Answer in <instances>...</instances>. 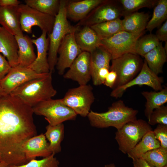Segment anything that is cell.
Here are the masks:
<instances>
[{"label":"cell","mask_w":167,"mask_h":167,"mask_svg":"<svg viewBox=\"0 0 167 167\" xmlns=\"http://www.w3.org/2000/svg\"><path fill=\"white\" fill-rule=\"evenodd\" d=\"M32 107L17 97L7 95L0 99V155L9 165L27 163L24 143L36 135Z\"/></svg>","instance_id":"6da1fadb"},{"label":"cell","mask_w":167,"mask_h":167,"mask_svg":"<svg viewBox=\"0 0 167 167\" xmlns=\"http://www.w3.org/2000/svg\"><path fill=\"white\" fill-rule=\"evenodd\" d=\"M52 72L29 80L19 86L10 95L17 97L25 104L33 107L39 103L51 99L57 94L52 84Z\"/></svg>","instance_id":"7a4b0ae2"},{"label":"cell","mask_w":167,"mask_h":167,"mask_svg":"<svg viewBox=\"0 0 167 167\" xmlns=\"http://www.w3.org/2000/svg\"><path fill=\"white\" fill-rule=\"evenodd\" d=\"M138 110L125 105L119 100L113 103L104 112L98 113L90 110L87 117L91 125L97 128L112 126L117 130L126 123L137 119Z\"/></svg>","instance_id":"3957f363"},{"label":"cell","mask_w":167,"mask_h":167,"mask_svg":"<svg viewBox=\"0 0 167 167\" xmlns=\"http://www.w3.org/2000/svg\"><path fill=\"white\" fill-rule=\"evenodd\" d=\"M69 0H60L58 12L55 16L51 32L48 34L49 40L48 60L50 72L54 71L58 59V51L63 40L67 34L75 31L78 27L71 25L66 15L67 6Z\"/></svg>","instance_id":"277c9868"},{"label":"cell","mask_w":167,"mask_h":167,"mask_svg":"<svg viewBox=\"0 0 167 167\" xmlns=\"http://www.w3.org/2000/svg\"><path fill=\"white\" fill-rule=\"evenodd\" d=\"M150 130H152L150 125L142 119L126 123L115 133V139L119 149L123 153L127 154Z\"/></svg>","instance_id":"5b68a950"},{"label":"cell","mask_w":167,"mask_h":167,"mask_svg":"<svg viewBox=\"0 0 167 167\" xmlns=\"http://www.w3.org/2000/svg\"><path fill=\"white\" fill-rule=\"evenodd\" d=\"M34 113L44 116L49 124L54 126L68 120L75 119L77 114L63 102L62 99L52 98L32 107Z\"/></svg>","instance_id":"8992f818"},{"label":"cell","mask_w":167,"mask_h":167,"mask_svg":"<svg viewBox=\"0 0 167 167\" xmlns=\"http://www.w3.org/2000/svg\"><path fill=\"white\" fill-rule=\"evenodd\" d=\"M111 62L109 71L115 72L117 76L113 89L124 85L132 79L140 71L143 63L139 55L131 53L112 59Z\"/></svg>","instance_id":"52a82bcc"},{"label":"cell","mask_w":167,"mask_h":167,"mask_svg":"<svg viewBox=\"0 0 167 167\" xmlns=\"http://www.w3.org/2000/svg\"><path fill=\"white\" fill-rule=\"evenodd\" d=\"M93 88L89 84L79 85L69 89L62 99L66 105L77 114L87 117L95 100Z\"/></svg>","instance_id":"ba28073f"},{"label":"cell","mask_w":167,"mask_h":167,"mask_svg":"<svg viewBox=\"0 0 167 167\" xmlns=\"http://www.w3.org/2000/svg\"><path fill=\"white\" fill-rule=\"evenodd\" d=\"M20 14V24L23 31L30 34L32 28L37 26L42 32L47 34L52 32L55 21V17L42 13L26 4L19 6Z\"/></svg>","instance_id":"9c48e42d"},{"label":"cell","mask_w":167,"mask_h":167,"mask_svg":"<svg viewBox=\"0 0 167 167\" xmlns=\"http://www.w3.org/2000/svg\"><path fill=\"white\" fill-rule=\"evenodd\" d=\"M144 33V32L134 34L122 31L110 37L101 39L100 45L110 54L112 59H113L126 53L135 54L136 43Z\"/></svg>","instance_id":"30bf717a"},{"label":"cell","mask_w":167,"mask_h":167,"mask_svg":"<svg viewBox=\"0 0 167 167\" xmlns=\"http://www.w3.org/2000/svg\"><path fill=\"white\" fill-rule=\"evenodd\" d=\"M123 15L122 8L116 1L105 0L92 10L76 26L92 25L120 18Z\"/></svg>","instance_id":"8fae6325"},{"label":"cell","mask_w":167,"mask_h":167,"mask_svg":"<svg viewBox=\"0 0 167 167\" xmlns=\"http://www.w3.org/2000/svg\"><path fill=\"white\" fill-rule=\"evenodd\" d=\"M163 82V78L154 74L144 60L138 75L126 84L113 89L110 96L116 98L121 97L127 89L136 85H147L158 91L163 88L162 85Z\"/></svg>","instance_id":"7c38bea8"},{"label":"cell","mask_w":167,"mask_h":167,"mask_svg":"<svg viewBox=\"0 0 167 167\" xmlns=\"http://www.w3.org/2000/svg\"><path fill=\"white\" fill-rule=\"evenodd\" d=\"M75 31L66 36L58 50V54L59 56L55 66L60 75H64L66 69L69 68L82 52L75 40Z\"/></svg>","instance_id":"4fadbf2b"},{"label":"cell","mask_w":167,"mask_h":167,"mask_svg":"<svg viewBox=\"0 0 167 167\" xmlns=\"http://www.w3.org/2000/svg\"><path fill=\"white\" fill-rule=\"evenodd\" d=\"M47 73L39 74L29 68L18 65L11 67L0 81V84L6 94L8 95L20 85L29 80L42 77Z\"/></svg>","instance_id":"5bb4252c"},{"label":"cell","mask_w":167,"mask_h":167,"mask_svg":"<svg viewBox=\"0 0 167 167\" xmlns=\"http://www.w3.org/2000/svg\"><path fill=\"white\" fill-rule=\"evenodd\" d=\"M63 76L65 79L77 82L79 85L87 84L91 78L90 53L82 51Z\"/></svg>","instance_id":"9a60e30c"},{"label":"cell","mask_w":167,"mask_h":167,"mask_svg":"<svg viewBox=\"0 0 167 167\" xmlns=\"http://www.w3.org/2000/svg\"><path fill=\"white\" fill-rule=\"evenodd\" d=\"M47 34L46 32L43 31L39 37L32 39L36 47L37 54L35 61L28 67L39 74L50 72L48 60L49 40Z\"/></svg>","instance_id":"2e32d148"},{"label":"cell","mask_w":167,"mask_h":167,"mask_svg":"<svg viewBox=\"0 0 167 167\" xmlns=\"http://www.w3.org/2000/svg\"><path fill=\"white\" fill-rule=\"evenodd\" d=\"M23 150L28 161L37 157H46L52 154L45 135L42 133L27 140L24 144Z\"/></svg>","instance_id":"e0dca14e"},{"label":"cell","mask_w":167,"mask_h":167,"mask_svg":"<svg viewBox=\"0 0 167 167\" xmlns=\"http://www.w3.org/2000/svg\"><path fill=\"white\" fill-rule=\"evenodd\" d=\"M0 24L15 36L24 35L20 25L19 6L0 7Z\"/></svg>","instance_id":"ac0fdd59"},{"label":"cell","mask_w":167,"mask_h":167,"mask_svg":"<svg viewBox=\"0 0 167 167\" xmlns=\"http://www.w3.org/2000/svg\"><path fill=\"white\" fill-rule=\"evenodd\" d=\"M105 0L70 1L66 8L67 18L73 21L84 19L94 8Z\"/></svg>","instance_id":"d6986e66"},{"label":"cell","mask_w":167,"mask_h":167,"mask_svg":"<svg viewBox=\"0 0 167 167\" xmlns=\"http://www.w3.org/2000/svg\"><path fill=\"white\" fill-rule=\"evenodd\" d=\"M18 50L15 36L2 27L0 29V53L6 58L11 67L18 65Z\"/></svg>","instance_id":"ffe728a7"},{"label":"cell","mask_w":167,"mask_h":167,"mask_svg":"<svg viewBox=\"0 0 167 167\" xmlns=\"http://www.w3.org/2000/svg\"><path fill=\"white\" fill-rule=\"evenodd\" d=\"M77 27L75 33L77 44L82 51L91 53L100 45V38L90 26Z\"/></svg>","instance_id":"44dd1931"},{"label":"cell","mask_w":167,"mask_h":167,"mask_svg":"<svg viewBox=\"0 0 167 167\" xmlns=\"http://www.w3.org/2000/svg\"><path fill=\"white\" fill-rule=\"evenodd\" d=\"M15 37L18 45V65L28 67L36 58L32 39L28 35Z\"/></svg>","instance_id":"7402d4cb"},{"label":"cell","mask_w":167,"mask_h":167,"mask_svg":"<svg viewBox=\"0 0 167 167\" xmlns=\"http://www.w3.org/2000/svg\"><path fill=\"white\" fill-rule=\"evenodd\" d=\"M124 16L122 20L123 31L134 34L144 32L150 18L148 14L143 12H135Z\"/></svg>","instance_id":"603a6c76"},{"label":"cell","mask_w":167,"mask_h":167,"mask_svg":"<svg viewBox=\"0 0 167 167\" xmlns=\"http://www.w3.org/2000/svg\"><path fill=\"white\" fill-rule=\"evenodd\" d=\"M90 53L91 78L93 80L100 69L106 68L109 70L112 57L108 50L101 45Z\"/></svg>","instance_id":"cb8c5ba5"},{"label":"cell","mask_w":167,"mask_h":167,"mask_svg":"<svg viewBox=\"0 0 167 167\" xmlns=\"http://www.w3.org/2000/svg\"><path fill=\"white\" fill-rule=\"evenodd\" d=\"M160 147V142L155 138L153 131L150 130L127 154L129 157L134 160L141 158L146 152Z\"/></svg>","instance_id":"d4e9b609"},{"label":"cell","mask_w":167,"mask_h":167,"mask_svg":"<svg viewBox=\"0 0 167 167\" xmlns=\"http://www.w3.org/2000/svg\"><path fill=\"white\" fill-rule=\"evenodd\" d=\"M143 57L148 67L154 74L158 75L162 72L163 66L166 61L167 53L162 42Z\"/></svg>","instance_id":"484cf974"},{"label":"cell","mask_w":167,"mask_h":167,"mask_svg":"<svg viewBox=\"0 0 167 167\" xmlns=\"http://www.w3.org/2000/svg\"><path fill=\"white\" fill-rule=\"evenodd\" d=\"M141 94L146 100L144 114L148 121L153 110L167 102V88L158 91H143Z\"/></svg>","instance_id":"4316f807"},{"label":"cell","mask_w":167,"mask_h":167,"mask_svg":"<svg viewBox=\"0 0 167 167\" xmlns=\"http://www.w3.org/2000/svg\"><path fill=\"white\" fill-rule=\"evenodd\" d=\"M45 135L49 141V148L55 154L61 151V143L64 137V125L61 123L52 126L49 124L46 127Z\"/></svg>","instance_id":"83f0119b"},{"label":"cell","mask_w":167,"mask_h":167,"mask_svg":"<svg viewBox=\"0 0 167 167\" xmlns=\"http://www.w3.org/2000/svg\"><path fill=\"white\" fill-rule=\"evenodd\" d=\"M101 39L110 37L123 31L120 18L102 22L90 26Z\"/></svg>","instance_id":"f1b7e54d"},{"label":"cell","mask_w":167,"mask_h":167,"mask_svg":"<svg viewBox=\"0 0 167 167\" xmlns=\"http://www.w3.org/2000/svg\"><path fill=\"white\" fill-rule=\"evenodd\" d=\"M25 4L42 13L55 17L59 9L60 0H25Z\"/></svg>","instance_id":"f546056e"},{"label":"cell","mask_w":167,"mask_h":167,"mask_svg":"<svg viewBox=\"0 0 167 167\" xmlns=\"http://www.w3.org/2000/svg\"><path fill=\"white\" fill-rule=\"evenodd\" d=\"M167 18V0H159L155 6L151 19L146 29L150 32L160 26Z\"/></svg>","instance_id":"4dcf8cb0"},{"label":"cell","mask_w":167,"mask_h":167,"mask_svg":"<svg viewBox=\"0 0 167 167\" xmlns=\"http://www.w3.org/2000/svg\"><path fill=\"white\" fill-rule=\"evenodd\" d=\"M141 158L151 167H163L167 165V149L160 147L146 152Z\"/></svg>","instance_id":"1f68e13d"},{"label":"cell","mask_w":167,"mask_h":167,"mask_svg":"<svg viewBox=\"0 0 167 167\" xmlns=\"http://www.w3.org/2000/svg\"><path fill=\"white\" fill-rule=\"evenodd\" d=\"M160 42L155 35L150 33L139 38L135 47V54L143 56L159 44Z\"/></svg>","instance_id":"d6a6232c"},{"label":"cell","mask_w":167,"mask_h":167,"mask_svg":"<svg viewBox=\"0 0 167 167\" xmlns=\"http://www.w3.org/2000/svg\"><path fill=\"white\" fill-rule=\"evenodd\" d=\"M156 0H120L122 5L123 15L135 12L143 7L152 8L156 4Z\"/></svg>","instance_id":"836d02e7"},{"label":"cell","mask_w":167,"mask_h":167,"mask_svg":"<svg viewBox=\"0 0 167 167\" xmlns=\"http://www.w3.org/2000/svg\"><path fill=\"white\" fill-rule=\"evenodd\" d=\"M52 153L50 156L40 160L32 159L27 163L19 165H9V167H59V162Z\"/></svg>","instance_id":"e575fe53"},{"label":"cell","mask_w":167,"mask_h":167,"mask_svg":"<svg viewBox=\"0 0 167 167\" xmlns=\"http://www.w3.org/2000/svg\"><path fill=\"white\" fill-rule=\"evenodd\" d=\"M148 122L150 125H167V106L163 105L154 110Z\"/></svg>","instance_id":"d590c367"},{"label":"cell","mask_w":167,"mask_h":167,"mask_svg":"<svg viewBox=\"0 0 167 167\" xmlns=\"http://www.w3.org/2000/svg\"><path fill=\"white\" fill-rule=\"evenodd\" d=\"M153 132L161 147L167 149V125L158 124Z\"/></svg>","instance_id":"8d00e7d4"},{"label":"cell","mask_w":167,"mask_h":167,"mask_svg":"<svg viewBox=\"0 0 167 167\" xmlns=\"http://www.w3.org/2000/svg\"><path fill=\"white\" fill-rule=\"evenodd\" d=\"M109 71V70L106 68L100 69L97 72L95 78L92 80L93 84L95 86L104 84Z\"/></svg>","instance_id":"74e56055"},{"label":"cell","mask_w":167,"mask_h":167,"mask_svg":"<svg viewBox=\"0 0 167 167\" xmlns=\"http://www.w3.org/2000/svg\"><path fill=\"white\" fill-rule=\"evenodd\" d=\"M11 68L5 57L0 54V80L6 75Z\"/></svg>","instance_id":"f35d334b"},{"label":"cell","mask_w":167,"mask_h":167,"mask_svg":"<svg viewBox=\"0 0 167 167\" xmlns=\"http://www.w3.org/2000/svg\"><path fill=\"white\" fill-rule=\"evenodd\" d=\"M159 41H167V20L157 31L155 35Z\"/></svg>","instance_id":"ab89813d"},{"label":"cell","mask_w":167,"mask_h":167,"mask_svg":"<svg viewBox=\"0 0 167 167\" xmlns=\"http://www.w3.org/2000/svg\"><path fill=\"white\" fill-rule=\"evenodd\" d=\"M117 74L113 71H109L104 84L110 88H113L117 79Z\"/></svg>","instance_id":"60d3db41"},{"label":"cell","mask_w":167,"mask_h":167,"mask_svg":"<svg viewBox=\"0 0 167 167\" xmlns=\"http://www.w3.org/2000/svg\"><path fill=\"white\" fill-rule=\"evenodd\" d=\"M20 3L18 0H0V7L18 6Z\"/></svg>","instance_id":"b9f144b4"},{"label":"cell","mask_w":167,"mask_h":167,"mask_svg":"<svg viewBox=\"0 0 167 167\" xmlns=\"http://www.w3.org/2000/svg\"><path fill=\"white\" fill-rule=\"evenodd\" d=\"M134 167H151L142 158L133 160Z\"/></svg>","instance_id":"7bdbcfd3"},{"label":"cell","mask_w":167,"mask_h":167,"mask_svg":"<svg viewBox=\"0 0 167 167\" xmlns=\"http://www.w3.org/2000/svg\"><path fill=\"white\" fill-rule=\"evenodd\" d=\"M6 95L1 86L0 82V99Z\"/></svg>","instance_id":"ee69618b"},{"label":"cell","mask_w":167,"mask_h":167,"mask_svg":"<svg viewBox=\"0 0 167 167\" xmlns=\"http://www.w3.org/2000/svg\"><path fill=\"white\" fill-rule=\"evenodd\" d=\"M0 167H9V165L3 161L0 162Z\"/></svg>","instance_id":"f6af8a7d"},{"label":"cell","mask_w":167,"mask_h":167,"mask_svg":"<svg viewBox=\"0 0 167 167\" xmlns=\"http://www.w3.org/2000/svg\"><path fill=\"white\" fill-rule=\"evenodd\" d=\"M104 167H116L114 163H110L105 165Z\"/></svg>","instance_id":"bcb514c9"},{"label":"cell","mask_w":167,"mask_h":167,"mask_svg":"<svg viewBox=\"0 0 167 167\" xmlns=\"http://www.w3.org/2000/svg\"><path fill=\"white\" fill-rule=\"evenodd\" d=\"M165 47H164V48L165 50V51L167 53V41H165Z\"/></svg>","instance_id":"7dc6e473"},{"label":"cell","mask_w":167,"mask_h":167,"mask_svg":"<svg viewBox=\"0 0 167 167\" xmlns=\"http://www.w3.org/2000/svg\"><path fill=\"white\" fill-rule=\"evenodd\" d=\"M1 161H2V159L0 155V162H1Z\"/></svg>","instance_id":"c3c4849f"},{"label":"cell","mask_w":167,"mask_h":167,"mask_svg":"<svg viewBox=\"0 0 167 167\" xmlns=\"http://www.w3.org/2000/svg\"><path fill=\"white\" fill-rule=\"evenodd\" d=\"M167 167V165H165V166H164V167Z\"/></svg>","instance_id":"681fc988"},{"label":"cell","mask_w":167,"mask_h":167,"mask_svg":"<svg viewBox=\"0 0 167 167\" xmlns=\"http://www.w3.org/2000/svg\"><path fill=\"white\" fill-rule=\"evenodd\" d=\"M1 28H2V27H1V26H0V29Z\"/></svg>","instance_id":"f907efd6"}]
</instances>
